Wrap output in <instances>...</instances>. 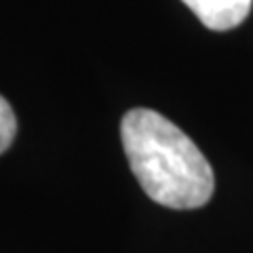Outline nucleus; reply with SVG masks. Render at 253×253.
<instances>
[{
  "label": "nucleus",
  "mask_w": 253,
  "mask_h": 253,
  "mask_svg": "<svg viewBox=\"0 0 253 253\" xmlns=\"http://www.w3.org/2000/svg\"><path fill=\"white\" fill-rule=\"evenodd\" d=\"M126 161L141 190L169 209H199L215 190V175L196 144L169 118L148 108L129 110L121 123Z\"/></svg>",
  "instance_id": "nucleus-1"
},
{
  "label": "nucleus",
  "mask_w": 253,
  "mask_h": 253,
  "mask_svg": "<svg viewBox=\"0 0 253 253\" xmlns=\"http://www.w3.org/2000/svg\"><path fill=\"white\" fill-rule=\"evenodd\" d=\"M209 30L226 32L247 19L253 0H181Z\"/></svg>",
  "instance_id": "nucleus-2"
},
{
  "label": "nucleus",
  "mask_w": 253,
  "mask_h": 253,
  "mask_svg": "<svg viewBox=\"0 0 253 253\" xmlns=\"http://www.w3.org/2000/svg\"><path fill=\"white\" fill-rule=\"evenodd\" d=\"M15 133H17V118H15L13 108L9 106L2 95H0V154L9 150L13 144Z\"/></svg>",
  "instance_id": "nucleus-3"
}]
</instances>
